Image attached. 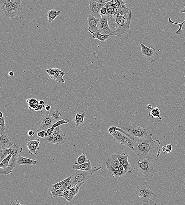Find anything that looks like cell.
Here are the masks:
<instances>
[{
	"label": "cell",
	"mask_w": 185,
	"mask_h": 205,
	"mask_svg": "<svg viewBox=\"0 0 185 205\" xmlns=\"http://www.w3.org/2000/svg\"><path fill=\"white\" fill-rule=\"evenodd\" d=\"M117 130L123 133L131 138L134 143L133 151L139 157V160L146 159L158 160L161 154V142L160 140L153 139L152 134H148L145 137H137L118 127Z\"/></svg>",
	"instance_id": "1"
},
{
	"label": "cell",
	"mask_w": 185,
	"mask_h": 205,
	"mask_svg": "<svg viewBox=\"0 0 185 205\" xmlns=\"http://www.w3.org/2000/svg\"><path fill=\"white\" fill-rule=\"evenodd\" d=\"M132 19V13L125 15L115 14L108 16V24L114 36H120L125 34L128 39V34H132L130 26Z\"/></svg>",
	"instance_id": "2"
},
{
	"label": "cell",
	"mask_w": 185,
	"mask_h": 205,
	"mask_svg": "<svg viewBox=\"0 0 185 205\" xmlns=\"http://www.w3.org/2000/svg\"><path fill=\"white\" fill-rule=\"evenodd\" d=\"M1 7L6 16L12 18L20 14L21 10L20 0H0Z\"/></svg>",
	"instance_id": "3"
},
{
	"label": "cell",
	"mask_w": 185,
	"mask_h": 205,
	"mask_svg": "<svg viewBox=\"0 0 185 205\" xmlns=\"http://www.w3.org/2000/svg\"><path fill=\"white\" fill-rule=\"evenodd\" d=\"M9 148L10 150V154L12 155V156L10 159L9 165L6 169H3L0 168V174L1 175L12 174L13 170L17 165V158L23 150L22 147H18L15 143L10 144Z\"/></svg>",
	"instance_id": "4"
},
{
	"label": "cell",
	"mask_w": 185,
	"mask_h": 205,
	"mask_svg": "<svg viewBox=\"0 0 185 205\" xmlns=\"http://www.w3.org/2000/svg\"><path fill=\"white\" fill-rule=\"evenodd\" d=\"M102 166H100L96 169H92V170L86 171L81 170H78L77 171L71 175V178L70 181V185L72 187L76 184L83 183H85L88 179L90 178L94 173L96 171L102 169Z\"/></svg>",
	"instance_id": "5"
},
{
	"label": "cell",
	"mask_w": 185,
	"mask_h": 205,
	"mask_svg": "<svg viewBox=\"0 0 185 205\" xmlns=\"http://www.w3.org/2000/svg\"><path fill=\"white\" fill-rule=\"evenodd\" d=\"M156 161L148 159L139 160L133 167V170L141 172L142 175L147 177L153 171Z\"/></svg>",
	"instance_id": "6"
},
{
	"label": "cell",
	"mask_w": 185,
	"mask_h": 205,
	"mask_svg": "<svg viewBox=\"0 0 185 205\" xmlns=\"http://www.w3.org/2000/svg\"><path fill=\"white\" fill-rule=\"evenodd\" d=\"M117 126L130 135L137 137H145L149 134V132L145 128L134 124L119 123Z\"/></svg>",
	"instance_id": "7"
},
{
	"label": "cell",
	"mask_w": 185,
	"mask_h": 205,
	"mask_svg": "<svg viewBox=\"0 0 185 205\" xmlns=\"http://www.w3.org/2000/svg\"><path fill=\"white\" fill-rule=\"evenodd\" d=\"M150 186L147 181H144L136 188V198H141L145 203H148L154 197V193L150 189Z\"/></svg>",
	"instance_id": "8"
},
{
	"label": "cell",
	"mask_w": 185,
	"mask_h": 205,
	"mask_svg": "<svg viewBox=\"0 0 185 205\" xmlns=\"http://www.w3.org/2000/svg\"><path fill=\"white\" fill-rule=\"evenodd\" d=\"M60 128V126H58L55 128L52 135L45 137L44 141L47 142L58 144L59 146L66 142L67 141V137Z\"/></svg>",
	"instance_id": "9"
},
{
	"label": "cell",
	"mask_w": 185,
	"mask_h": 205,
	"mask_svg": "<svg viewBox=\"0 0 185 205\" xmlns=\"http://www.w3.org/2000/svg\"><path fill=\"white\" fill-rule=\"evenodd\" d=\"M114 138V141L119 142L122 145L127 146L133 150H134V143L128 136L119 131H116L114 133L111 134Z\"/></svg>",
	"instance_id": "10"
},
{
	"label": "cell",
	"mask_w": 185,
	"mask_h": 205,
	"mask_svg": "<svg viewBox=\"0 0 185 205\" xmlns=\"http://www.w3.org/2000/svg\"><path fill=\"white\" fill-rule=\"evenodd\" d=\"M142 54L149 59L151 63L156 61L159 57V54L156 52V49L153 47H148L140 42Z\"/></svg>",
	"instance_id": "11"
},
{
	"label": "cell",
	"mask_w": 185,
	"mask_h": 205,
	"mask_svg": "<svg viewBox=\"0 0 185 205\" xmlns=\"http://www.w3.org/2000/svg\"><path fill=\"white\" fill-rule=\"evenodd\" d=\"M56 122L55 119L46 114L40 119L39 126L35 129V132H38L42 130L46 131L49 128L52 127L53 125Z\"/></svg>",
	"instance_id": "12"
},
{
	"label": "cell",
	"mask_w": 185,
	"mask_h": 205,
	"mask_svg": "<svg viewBox=\"0 0 185 205\" xmlns=\"http://www.w3.org/2000/svg\"><path fill=\"white\" fill-rule=\"evenodd\" d=\"M99 31L103 35H109L110 36H114L113 32L110 29L108 24V16H103L100 18L98 25Z\"/></svg>",
	"instance_id": "13"
},
{
	"label": "cell",
	"mask_w": 185,
	"mask_h": 205,
	"mask_svg": "<svg viewBox=\"0 0 185 205\" xmlns=\"http://www.w3.org/2000/svg\"><path fill=\"white\" fill-rule=\"evenodd\" d=\"M105 4L99 3L94 0H90V12L91 15L96 18L102 17L100 13L101 8L105 5Z\"/></svg>",
	"instance_id": "14"
},
{
	"label": "cell",
	"mask_w": 185,
	"mask_h": 205,
	"mask_svg": "<svg viewBox=\"0 0 185 205\" xmlns=\"http://www.w3.org/2000/svg\"><path fill=\"white\" fill-rule=\"evenodd\" d=\"M46 114L52 117L56 122L61 119H64L67 121L70 122L64 112L57 108L51 107V110L49 111L46 112Z\"/></svg>",
	"instance_id": "15"
},
{
	"label": "cell",
	"mask_w": 185,
	"mask_h": 205,
	"mask_svg": "<svg viewBox=\"0 0 185 205\" xmlns=\"http://www.w3.org/2000/svg\"><path fill=\"white\" fill-rule=\"evenodd\" d=\"M120 162V164L122 165L124 168V171L127 172H132L133 170V168L129 163L128 159L130 154H126L123 152L120 155L115 154Z\"/></svg>",
	"instance_id": "16"
},
{
	"label": "cell",
	"mask_w": 185,
	"mask_h": 205,
	"mask_svg": "<svg viewBox=\"0 0 185 205\" xmlns=\"http://www.w3.org/2000/svg\"><path fill=\"white\" fill-rule=\"evenodd\" d=\"M40 140L38 138L31 139L27 142L26 146L28 149L29 153L31 155L37 154V150L39 149Z\"/></svg>",
	"instance_id": "17"
},
{
	"label": "cell",
	"mask_w": 185,
	"mask_h": 205,
	"mask_svg": "<svg viewBox=\"0 0 185 205\" xmlns=\"http://www.w3.org/2000/svg\"><path fill=\"white\" fill-rule=\"evenodd\" d=\"M99 20L100 18H95L90 14L87 17L88 24L89 26L88 31L90 33L93 34L99 30L98 25Z\"/></svg>",
	"instance_id": "18"
},
{
	"label": "cell",
	"mask_w": 185,
	"mask_h": 205,
	"mask_svg": "<svg viewBox=\"0 0 185 205\" xmlns=\"http://www.w3.org/2000/svg\"><path fill=\"white\" fill-rule=\"evenodd\" d=\"M5 130L0 128V147H9L12 143L11 138L9 137Z\"/></svg>",
	"instance_id": "19"
},
{
	"label": "cell",
	"mask_w": 185,
	"mask_h": 205,
	"mask_svg": "<svg viewBox=\"0 0 185 205\" xmlns=\"http://www.w3.org/2000/svg\"><path fill=\"white\" fill-rule=\"evenodd\" d=\"M133 8L130 4L126 3L122 7H114V14L124 16L132 13Z\"/></svg>",
	"instance_id": "20"
},
{
	"label": "cell",
	"mask_w": 185,
	"mask_h": 205,
	"mask_svg": "<svg viewBox=\"0 0 185 205\" xmlns=\"http://www.w3.org/2000/svg\"><path fill=\"white\" fill-rule=\"evenodd\" d=\"M106 167L108 169L111 175H112L113 178L115 180L119 178L124 176L126 173H127V172L125 171H120L118 170L114 169L108 163H106Z\"/></svg>",
	"instance_id": "21"
},
{
	"label": "cell",
	"mask_w": 185,
	"mask_h": 205,
	"mask_svg": "<svg viewBox=\"0 0 185 205\" xmlns=\"http://www.w3.org/2000/svg\"><path fill=\"white\" fill-rule=\"evenodd\" d=\"M37 162L36 159H30L20 155L17 158V164L18 165H36Z\"/></svg>",
	"instance_id": "22"
},
{
	"label": "cell",
	"mask_w": 185,
	"mask_h": 205,
	"mask_svg": "<svg viewBox=\"0 0 185 205\" xmlns=\"http://www.w3.org/2000/svg\"><path fill=\"white\" fill-rule=\"evenodd\" d=\"M106 163L109 164L110 165L113 167L114 169L118 170L120 163L118 158L116 156L115 154H113L108 157L107 159Z\"/></svg>",
	"instance_id": "23"
},
{
	"label": "cell",
	"mask_w": 185,
	"mask_h": 205,
	"mask_svg": "<svg viewBox=\"0 0 185 205\" xmlns=\"http://www.w3.org/2000/svg\"><path fill=\"white\" fill-rule=\"evenodd\" d=\"M73 168L75 170H81L86 171H89L92 169L91 163L90 161L79 165L75 163L73 165Z\"/></svg>",
	"instance_id": "24"
},
{
	"label": "cell",
	"mask_w": 185,
	"mask_h": 205,
	"mask_svg": "<svg viewBox=\"0 0 185 205\" xmlns=\"http://www.w3.org/2000/svg\"><path fill=\"white\" fill-rule=\"evenodd\" d=\"M83 183L76 184V185L73 186L70 190L69 195L68 197V200L67 202H69L71 201L72 199L78 193L79 189L81 186L83 185Z\"/></svg>",
	"instance_id": "25"
},
{
	"label": "cell",
	"mask_w": 185,
	"mask_h": 205,
	"mask_svg": "<svg viewBox=\"0 0 185 205\" xmlns=\"http://www.w3.org/2000/svg\"><path fill=\"white\" fill-rule=\"evenodd\" d=\"M60 15H61L60 11H57L55 9L50 10L47 13V16L48 17L47 21L49 23H52L57 16H60Z\"/></svg>",
	"instance_id": "26"
},
{
	"label": "cell",
	"mask_w": 185,
	"mask_h": 205,
	"mask_svg": "<svg viewBox=\"0 0 185 205\" xmlns=\"http://www.w3.org/2000/svg\"><path fill=\"white\" fill-rule=\"evenodd\" d=\"M86 112H84L83 113L80 114L77 113L74 119H72L73 121L75 122L76 126L79 127L82 124L84 123V120L85 117H86Z\"/></svg>",
	"instance_id": "27"
},
{
	"label": "cell",
	"mask_w": 185,
	"mask_h": 205,
	"mask_svg": "<svg viewBox=\"0 0 185 205\" xmlns=\"http://www.w3.org/2000/svg\"><path fill=\"white\" fill-rule=\"evenodd\" d=\"M180 12L184 13L185 14V7H184V8L183 9L180 10ZM168 21L169 23H171V24H174V25H177V26H179V28L178 29V30H177V31L176 32V34H177V35H181V34L183 33V29H182V28H183V24L185 23V20L182 23H176V22L173 21L172 20H171V18H170V17H169L168 19Z\"/></svg>",
	"instance_id": "28"
},
{
	"label": "cell",
	"mask_w": 185,
	"mask_h": 205,
	"mask_svg": "<svg viewBox=\"0 0 185 205\" xmlns=\"http://www.w3.org/2000/svg\"><path fill=\"white\" fill-rule=\"evenodd\" d=\"M150 110V111L149 113V116H151L153 118H158L160 120H162V118L160 116L161 111L158 107H156L155 108H151Z\"/></svg>",
	"instance_id": "29"
},
{
	"label": "cell",
	"mask_w": 185,
	"mask_h": 205,
	"mask_svg": "<svg viewBox=\"0 0 185 205\" xmlns=\"http://www.w3.org/2000/svg\"><path fill=\"white\" fill-rule=\"evenodd\" d=\"M39 100L36 98H28L26 100L29 109H36L39 105Z\"/></svg>",
	"instance_id": "30"
},
{
	"label": "cell",
	"mask_w": 185,
	"mask_h": 205,
	"mask_svg": "<svg viewBox=\"0 0 185 205\" xmlns=\"http://www.w3.org/2000/svg\"><path fill=\"white\" fill-rule=\"evenodd\" d=\"M10 154V150L8 147H0V161L2 162L7 156Z\"/></svg>",
	"instance_id": "31"
},
{
	"label": "cell",
	"mask_w": 185,
	"mask_h": 205,
	"mask_svg": "<svg viewBox=\"0 0 185 205\" xmlns=\"http://www.w3.org/2000/svg\"><path fill=\"white\" fill-rule=\"evenodd\" d=\"M109 37L110 35H103V34H101L99 30L96 33L93 34V38L94 39H98L102 42H105L109 38Z\"/></svg>",
	"instance_id": "32"
},
{
	"label": "cell",
	"mask_w": 185,
	"mask_h": 205,
	"mask_svg": "<svg viewBox=\"0 0 185 205\" xmlns=\"http://www.w3.org/2000/svg\"><path fill=\"white\" fill-rule=\"evenodd\" d=\"M49 193L51 197V198H53L54 197H61L63 192L60 191L59 189H55L50 187L49 190Z\"/></svg>",
	"instance_id": "33"
},
{
	"label": "cell",
	"mask_w": 185,
	"mask_h": 205,
	"mask_svg": "<svg viewBox=\"0 0 185 205\" xmlns=\"http://www.w3.org/2000/svg\"><path fill=\"white\" fill-rule=\"evenodd\" d=\"M90 161L87 159L86 156V153H83L77 159V163L76 164L79 165L82 164L88 163Z\"/></svg>",
	"instance_id": "34"
},
{
	"label": "cell",
	"mask_w": 185,
	"mask_h": 205,
	"mask_svg": "<svg viewBox=\"0 0 185 205\" xmlns=\"http://www.w3.org/2000/svg\"><path fill=\"white\" fill-rule=\"evenodd\" d=\"M12 156V155L10 154L6 158H5L1 162V165H0V168L3 169H6L9 165L10 159H11Z\"/></svg>",
	"instance_id": "35"
},
{
	"label": "cell",
	"mask_w": 185,
	"mask_h": 205,
	"mask_svg": "<svg viewBox=\"0 0 185 205\" xmlns=\"http://www.w3.org/2000/svg\"><path fill=\"white\" fill-rule=\"evenodd\" d=\"M107 3L114 7H122L126 4L123 0H112Z\"/></svg>",
	"instance_id": "36"
},
{
	"label": "cell",
	"mask_w": 185,
	"mask_h": 205,
	"mask_svg": "<svg viewBox=\"0 0 185 205\" xmlns=\"http://www.w3.org/2000/svg\"><path fill=\"white\" fill-rule=\"evenodd\" d=\"M59 70V69L54 68L48 69L46 70V72L49 74L51 79H55L56 77L58 74Z\"/></svg>",
	"instance_id": "37"
},
{
	"label": "cell",
	"mask_w": 185,
	"mask_h": 205,
	"mask_svg": "<svg viewBox=\"0 0 185 205\" xmlns=\"http://www.w3.org/2000/svg\"><path fill=\"white\" fill-rule=\"evenodd\" d=\"M71 175L69 177L67 178V179L63 180L61 181V182L57 183V184H53V185H51V187H52L53 188L55 189H59L61 188V187L62 186L63 184L65 183L66 181L68 180L71 179Z\"/></svg>",
	"instance_id": "38"
},
{
	"label": "cell",
	"mask_w": 185,
	"mask_h": 205,
	"mask_svg": "<svg viewBox=\"0 0 185 205\" xmlns=\"http://www.w3.org/2000/svg\"><path fill=\"white\" fill-rule=\"evenodd\" d=\"M65 75V72H63L59 69V71H58V74L55 79V80L57 82H62L64 83L65 82V81L63 79V77L64 75Z\"/></svg>",
	"instance_id": "39"
},
{
	"label": "cell",
	"mask_w": 185,
	"mask_h": 205,
	"mask_svg": "<svg viewBox=\"0 0 185 205\" xmlns=\"http://www.w3.org/2000/svg\"><path fill=\"white\" fill-rule=\"evenodd\" d=\"M105 6L107 7V12L106 16H109L114 14V7L108 4H106Z\"/></svg>",
	"instance_id": "40"
},
{
	"label": "cell",
	"mask_w": 185,
	"mask_h": 205,
	"mask_svg": "<svg viewBox=\"0 0 185 205\" xmlns=\"http://www.w3.org/2000/svg\"><path fill=\"white\" fill-rule=\"evenodd\" d=\"M162 150L164 152L167 153H170L173 150L172 146L171 144H167L162 147Z\"/></svg>",
	"instance_id": "41"
},
{
	"label": "cell",
	"mask_w": 185,
	"mask_h": 205,
	"mask_svg": "<svg viewBox=\"0 0 185 205\" xmlns=\"http://www.w3.org/2000/svg\"><path fill=\"white\" fill-rule=\"evenodd\" d=\"M69 122V121H67L64 120V119H61L56 122L55 123H54L52 127L54 128H56L58 126H60L63 124H67Z\"/></svg>",
	"instance_id": "42"
},
{
	"label": "cell",
	"mask_w": 185,
	"mask_h": 205,
	"mask_svg": "<svg viewBox=\"0 0 185 205\" xmlns=\"http://www.w3.org/2000/svg\"><path fill=\"white\" fill-rule=\"evenodd\" d=\"M70 190L71 189H68L67 188V187H66L65 189L63 191V194L61 196V197L64 198L67 201V200H68V197L70 193Z\"/></svg>",
	"instance_id": "43"
},
{
	"label": "cell",
	"mask_w": 185,
	"mask_h": 205,
	"mask_svg": "<svg viewBox=\"0 0 185 205\" xmlns=\"http://www.w3.org/2000/svg\"><path fill=\"white\" fill-rule=\"evenodd\" d=\"M0 128L4 130L6 129L5 121L4 116L0 118Z\"/></svg>",
	"instance_id": "44"
},
{
	"label": "cell",
	"mask_w": 185,
	"mask_h": 205,
	"mask_svg": "<svg viewBox=\"0 0 185 205\" xmlns=\"http://www.w3.org/2000/svg\"><path fill=\"white\" fill-rule=\"evenodd\" d=\"M117 127L116 126H110L108 129V132L109 133L111 134L114 133L117 131Z\"/></svg>",
	"instance_id": "45"
},
{
	"label": "cell",
	"mask_w": 185,
	"mask_h": 205,
	"mask_svg": "<svg viewBox=\"0 0 185 205\" xmlns=\"http://www.w3.org/2000/svg\"><path fill=\"white\" fill-rule=\"evenodd\" d=\"M107 12V7L104 6V7H102L101 9L100 13L102 16L106 15Z\"/></svg>",
	"instance_id": "46"
},
{
	"label": "cell",
	"mask_w": 185,
	"mask_h": 205,
	"mask_svg": "<svg viewBox=\"0 0 185 205\" xmlns=\"http://www.w3.org/2000/svg\"><path fill=\"white\" fill-rule=\"evenodd\" d=\"M45 132H46L44 130L39 131V132H37L38 136L41 138H45Z\"/></svg>",
	"instance_id": "47"
},
{
	"label": "cell",
	"mask_w": 185,
	"mask_h": 205,
	"mask_svg": "<svg viewBox=\"0 0 185 205\" xmlns=\"http://www.w3.org/2000/svg\"><path fill=\"white\" fill-rule=\"evenodd\" d=\"M55 128H54L53 127H51V128H49V129H48L46 131V132L48 134V136H50L51 135H52V134L53 132V131L54 130V129H55Z\"/></svg>",
	"instance_id": "48"
},
{
	"label": "cell",
	"mask_w": 185,
	"mask_h": 205,
	"mask_svg": "<svg viewBox=\"0 0 185 205\" xmlns=\"http://www.w3.org/2000/svg\"><path fill=\"white\" fill-rule=\"evenodd\" d=\"M45 105H39V106H38V107H37L36 109H35V111H40L45 108Z\"/></svg>",
	"instance_id": "49"
},
{
	"label": "cell",
	"mask_w": 185,
	"mask_h": 205,
	"mask_svg": "<svg viewBox=\"0 0 185 205\" xmlns=\"http://www.w3.org/2000/svg\"><path fill=\"white\" fill-rule=\"evenodd\" d=\"M96 2L99 3L105 4L112 1V0H94Z\"/></svg>",
	"instance_id": "50"
},
{
	"label": "cell",
	"mask_w": 185,
	"mask_h": 205,
	"mask_svg": "<svg viewBox=\"0 0 185 205\" xmlns=\"http://www.w3.org/2000/svg\"><path fill=\"white\" fill-rule=\"evenodd\" d=\"M10 205H21V204L20 203V202L18 201V200H16L15 201H12L11 203H10Z\"/></svg>",
	"instance_id": "51"
},
{
	"label": "cell",
	"mask_w": 185,
	"mask_h": 205,
	"mask_svg": "<svg viewBox=\"0 0 185 205\" xmlns=\"http://www.w3.org/2000/svg\"><path fill=\"white\" fill-rule=\"evenodd\" d=\"M35 134V133L32 130H29L27 133V135L29 136H33Z\"/></svg>",
	"instance_id": "52"
},
{
	"label": "cell",
	"mask_w": 185,
	"mask_h": 205,
	"mask_svg": "<svg viewBox=\"0 0 185 205\" xmlns=\"http://www.w3.org/2000/svg\"><path fill=\"white\" fill-rule=\"evenodd\" d=\"M118 170L119 171H124V166H123L122 165L120 164L119 166Z\"/></svg>",
	"instance_id": "53"
},
{
	"label": "cell",
	"mask_w": 185,
	"mask_h": 205,
	"mask_svg": "<svg viewBox=\"0 0 185 205\" xmlns=\"http://www.w3.org/2000/svg\"><path fill=\"white\" fill-rule=\"evenodd\" d=\"M51 106L48 105H47L45 106V109L46 112L49 111V110H51Z\"/></svg>",
	"instance_id": "54"
},
{
	"label": "cell",
	"mask_w": 185,
	"mask_h": 205,
	"mask_svg": "<svg viewBox=\"0 0 185 205\" xmlns=\"http://www.w3.org/2000/svg\"><path fill=\"white\" fill-rule=\"evenodd\" d=\"M39 104L41 105H45V102L43 100H39Z\"/></svg>",
	"instance_id": "55"
},
{
	"label": "cell",
	"mask_w": 185,
	"mask_h": 205,
	"mask_svg": "<svg viewBox=\"0 0 185 205\" xmlns=\"http://www.w3.org/2000/svg\"><path fill=\"white\" fill-rule=\"evenodd\" d=\"M8 75L12 77L14 76V72H9Z\"/></svg>",
	"instance_id": "56"
},
{
	"label": "cell",
	"mask_w": 185,
	"mask_h": 205,
	"mask_svg": "<svg viewBox=\"0 0 185 205\" xmlns=\"http://www.w3.org/2000/svg\"><path fill=\"white\" fill-rule=\"evenodd\" d=\"M3 116V113L2 112H0V118H2Z\"/></svg>",
	"instance_id": "57"
},
{
	"label": "cell",
	"mask_w": 185,
	"mask_h": 205,
	"mask_svg": "<svg viewBox=\"0 0 185 205\" xmlns=\"http://www.w3.org/2000/svg\"><path fill=\"white\" fill-rule=\"evenodd\" d=\"M45 137L48 136V133H47L46 132H45Z\"/></svg>",
	"instance_id": "58"
},
{
	"label": "cell",
	"mask_w": 185,
	"mask_h": 205,
	"mask_svg": "<svg viewBox=\"0 0 185 205\" xmlns=\"http://www.w3.org/2000/svg\"><path fill=\"white\" fill-rule=\"evenodd\" d=\"M7 1H8V2H10V1H11V0H7Z\"/></svg>",
	"instance_id": "59"
}]
</instances>
